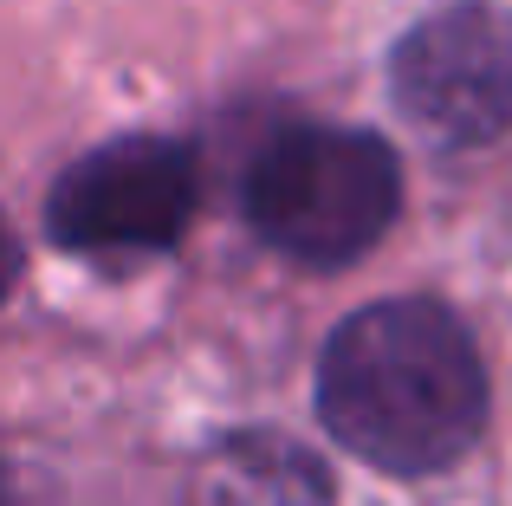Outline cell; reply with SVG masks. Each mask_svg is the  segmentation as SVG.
I'll list each match as a JSON object with an SVG mask.
<instances>
[{
    "label": "cell",
    "instance_id": "52a82bcc",
    "mask_svg": "<svg viewBox=\"0 0 512 506\" xmlns=\"http://www.w3.org/2000/svg\"><path fill=\"white\" fill-rule=\"evenodd\" d=\"M0 506H7V468H0Z\"/></svg>",
    "mask_w": 512,
    "mask_h": 506
},
{
    "label": "cell",
    "instance_id": "277c9868",
    "mask_svg": "<svg viewBox=\"0 0 512 506\" xmlns=\"http://www.w3.org/2000/svg\"><path fill=\"white\" fill-rule=\"evenodd\" d=\"M396 98L435 143H493L512 124V20L441 7L396 46Z\"/></svg>",
    "mask_w": 512,
    "mask_h": 506
},
{
    "label": "cell",
    "instance_id": "5b68a950",
    "mask_svg": "<svg viewBox=\"0 0 512 506\" xmlns=\"http://www.w3.org/2000/svg\"><path fill=\"white\" fill-rule=\"evenodd\" d=\"M201 506H331L325 468L279 435H234L201 468Z\"/></svg>",
    "mask_w": 512,
    "mask_h": 506
},
{
    "label": "cell",
    "instance_id": "6da1fadb",
    "mask_svg": "<svg viewBox=\"0 0 512 506\" xmlns=\"http://www.w3.org/2000/svg\"><path fill=\"white\" fill-rule=\"evenodd\" d=\"M318 416L383 474H435L487 422V370L435 299H383L344 318L318 364Z\"/></svg>",
    "mask_w": 512,
    "mask_h": 506
},
{
    "label": "cell",
    "instance_id": "7a4b0ae2",
    "mask_svg": "<svg viewBox=\"0 0 512 506\" xmlns=\"http://www.w3.org/2000/svg\"><path fill=\"white\" fill-rule=\"evenodd\" d=\"M402 208L396 150L370 130L292 124L247 169V221L305 266H344L389 234Z\"/></svg>",
    "mask_w": 512,
    "mask_h": 506
},
{
    "label": "cell",
    "instance_id": "3957f363",
    "mask_svg": "<svg viewBox=\"0 0 512 506\" xmlns=\"http://www.w3.org/2000/svg\"><path fill=\"white\" fill-rule=\"evenodd\" d=\"M195 215V156L169 137H117L78 156L46 202L52 241L78 253L169 247Z\"/></svg>",
    "mask_w": 512,
    "mask_h": 506
},
{
    "label": "cell",
    "instance_id": "8992f818",
    "mask_svg": "<svg viewBox=\"0 0 512 506\" xmlns=\"http://www.w3.org/2000/svg\"><path fill=\"white\" fill-rule=\"evenodd\" d=\"M13 279H20V241H13V228L0 221V299L13 292Z\"/></svg>",
    "mask_w": 512,
    "mask_h": 506
}]
</instances>
